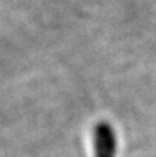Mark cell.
I'll use <instances>...</instances> for the list:
<instances>
[{"label":"cell","instance_id":"1","mask_svg":"<svg viewBox=\"0 0 156 157\" xmlns=\"http://www.w3.org/2000/svg\"><path fill=\"white\" fill-rule=\"evenodd\" d=\"M115 134L108 123H99L96 128V155L97 157H113Z\"/></svg>","mask_w":156,"mask_h":157}]
</instances>
